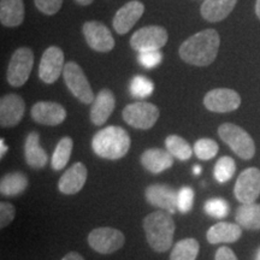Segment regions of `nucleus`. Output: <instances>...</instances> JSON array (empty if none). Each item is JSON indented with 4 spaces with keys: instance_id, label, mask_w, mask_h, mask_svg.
Returning a JSON list of instances; mask_svg holds the SVG:
<instances>
[{
    "instance_id": "f257e3e1",
    "label": "nucleus",
    "mask_w": 260,
    "mask_h": 260,
    "mask_svg": "<svg viewBox=\"0 0 260 260\" xmlns=\"http://www.w3.org/2000/svg\"><path fill=\"white\" fill-rule=\"evenodd\" d=\"M220 38L214 29H205L188 38L181 45L180 57L194 67H207L212 64L219 51Z\"/></svg>"
},
{
    "instance_id": "f03ea898",
    "label": "nucleus",
    "mask_w": 260,
    "mask_h": 260,
    "mask_svg": "<svg viewBox=\"0 0 260 260\" xmlns=\"http://www.w3.org/2000/svg\"><path fill=\"white\" fill-rule=\"evenodd\" d=\"M130 136L121 126L110 125L96 133L92 140V148L96 155L105 159H121L130 148Z\"/></svg>"
},
{
    "instance_id": "7ed1b4c3",
    "label": "nucleus",
    "mask_w": 260,
    "mask_h": 260,
    "mask_svg": "<svg viewBox=\"0 0 260 260\" xmlns=\"http://www.w3.org/2000/svg\"><path fill=\"white\" fill-rule=\"evenodd\" d=\"M144 229L148 245L155 252H167L172 245L175 222L167 211L149 213L144 219Z\"/></svg>"
},
{
    "instance_id": "20e7f679",
    "label": "nucleus",
    "mask_w": 260,
    "mask_h": 260,
    "mask_svg": "<svg viewBox=\"0 0 260 260\" xmlns=\"http://www.w3.org/2000/svg\"><path fill=\"white\" fill-rule=\"evenodd\" d=\"M218 135L240 158L249 160L254 157V141L241 126L233 123H224L218 128Z\"/></svg>"
},
{
    "instance_id": "39448f33",
    "label": "nucleus",
    "mask_w": 260,
    "mask_h": 260,
    "mask_svg": "<svg viewBox=\"0 0 260 260\" xmlns=\"http://www.w3.org/2000/svg\"><path fill=\"white\" fill-rule=\"evenodd\" d=\"M63 76L68 88L81 103L88 105L94 102L95 96H94L92 87L79 64L75 61H68L64 67Z\"/></svg>"
},
{
    "instance_id": "423d86ee",
    "label": "nucleus",
    "mask_w": 260,
    "mask_h": 260,
    "mask_svg": "<svg viewBox=\"0 0 260 260\" xmlns=\"http://www.w3.org/2000/svg\"><path fill=\"white\" fill-rule=\"evenodd\" d=\"M34 65V53L29 47H19L14 52L10 59L8 73V82L12 87H21L27 82Z\"/></svg>"
},
{
    "instance_id": "0eeeda50",
    "label": "nucleus",
    "mask_w": 260,
    "mask_h": 260,
    "mask_svg": "<svg viewBox=\"0 0 260 260\" xmlns=\"http://www.w3.org/2000/svg\"><path fill=\"white\" fill-rule=\"evenodd\" d=\"M123 119L136 129H151L159 118V109L154 104L138 102L126 105L123 110Z\"/></svg>"
},
{
    "instance_id": "6e6552de",
    "label": "nucleus",
    "mask_w": 260,
    "mask_h": 260,
    "mask_svg": "<svg viewBox=\"0 0 260 260\" xmlns=\"http://www.w3.org/2000/svg\"><path fill=\"white\" fill-rule=\"evenodd\" d=\"M168 39L167 29L159 25H148V27L140 28L132 35L130 46L139 53L147 51H159L167 45Z\"/></svg>"
},
{
    "instance_id": "1a4fd4ad",
    "label": "nucleus",
    "mask_w": 260,
    "mask_h": 260,
    "mask_svg": "<svg viewBox=\"0 0 260 260\" xmlns=\"http://www.w3.org/2000/svg\"><path fill=\"white\" fill-rule=\"evenodd\" d=\"M124 235L115 228H98L89 233L88 243L94 251L102 254H111L124 245Z\"/></svg>"
},
{
    "instance_id": "9d476101",
    "label": "nucleus",
    "mask_w": 260,
    "mask_h": 260,
    "mask_svg": "<svg viewBox=\"0 0 260 260\" xmlns=\"http://www.w3.org/2000/svg\"><path fill=\"white\" fill-rule=\"evenodd\" d=\"M235 198L242 204H251L260 195V170L256 168H248L243 170L234 188Z\"/></svg>"
},
{
    "instance_id": "9b49d317",
    "label": "nucleus",
    "mask_w": 260,
    "mask_h": 260,
    "mask_svg": "<svg viewBox=\"0 0 260 260\" xmlns=\"http://www.w3.org/2000/svg\"><path fill=\"white\" fill-rule=\"evenodd\" d=\"M204 105L209 111L212 112H232L241 105V96L233 89L216 88L206 93L204 98Z\"/></svg>"
},
{
    "instance_id": "f8f14e48",
    "label": "nucleus",
    "mask_w": 260,
    "mask_h": 260,
    "mask_svg": "<svg viewBox=\"0 0 260 260\" xmlns=\"http://www.w3.org/2000/svg\"><path fill=\"white\" fill-rule=\"evenodd\" d=\"M64 67L63 51L57 46H50L42 53L39 67V77L46 84L54 83L64 71Z\"/></svg>"
},
{
    "instance_id": "ddd939ff",
    "label": "nucleus",
    "mask_w": 260,
    "mask_h": 260,
    "mask_svg": "<svg viewBox=\"0 0 260 260\" xmlns=\"http://www.w3.org/2000/svg\"><path fill=\"white\" fill-rule=\"evenodd\" d=\"M82 32L88 46L96 52H110L115 47L110 29L98 21H88L82 25Z\"/></svg>"
},
{
    "instance_id": "4468645a",
    "label": "nucleus",
    "mask_w": 260,
    "mask_h": 260,
    "mask_svg": "<svg viewBox=\"0 0 260 260\" xmlns=\"http://www.w3.org/2000/svg\"><path fill=\"white\" fill-rule=\"evenodd\" d=\"M177 193L174 188L165 184H152L146 188V200L152 206L167 211L170 214L178 210L177 206Z\"/></svg>"
},
{
    "instance_id": "2eb2a0df",
    "label": "nucleus",
    "mask_w": 260,
    "mask_h": 260,
    "mask_svg": "<svg viewBox=\"0 0 260 260\" xmlns=\"http://www.w3.org/2000/svg\"><path fill=\"white\" fill-rule=\"evenodd\" d=\"M24 100L18 94H8L0 99V124L3 128L17 125L23 118Z\"/></svg>"
},
{
    "instance_id": "dca6fc26",
    "label": "nucleus",
    "mask_w": 260,
    "mask_h": 260,
    "mask_svg": "<svg viewBox=\"0 0 260 260\" xmlns=\"http://www.w3.org/2000/svg\"><path fill=\"white\" fill-rule=\"evenodd\" d=\"M145 12V5L139 0H132L122 6L113 17V28L119 35H124L136 24Z\"/></svg>"
},
{
    "instance_id": "f3484780",
    "label": "nucleus",
    "mask_w": 260,
    "mask_h": 260,
    "mask_svg": "<svg viewBox=\"0 0 260 260\" xmlns=\"http://www.w3.org/2000/svg\"><path fill=\"white\" fill-rule=\"evenodd\" d=\"M31 118L44 125H59L67 118V111L60 104L39 102L30 110Z\"/></svg>"
},
{
    "instance_id": "a211bd4d",
    "label": "nucleus",
    "mask_w": 260,
    "mask_h": 260,
    "mask_svg": "<svg viewBox=\"0 0 260 260\" xmlns=\"http://www.w3.org/2000/svg\"><path fill=\"white\" fill-rule=\"evenodd\" d=\"M116 106V99L110 89H102L94 99L90 109V121L95 125L105 124Z\"/></svg>"
},
{
    "instance_id": "6ab92c4d",
    "label": "nucleus",
    "mask_w": 260,
    "mask_h": 260,
    "mask_svg": "<svg viewBox=\"0 0 260 260\" xmlns=\"http://www.w3.org/2000/svg\"><path fill=\"white\" fill-rule=\"evenodd\" d=\"M87 181V168L82 162H75L73 167L68 169L60 177L58 188L60 193L71 195L76 194L82 189Z\"/></svg>"
},
{
    "instance_id": "aec40b11",
    "label": "nucleus",
    "mask_w": 260,
    "mask_h": 260,
    "mask_svg": "<svg viewBox=\"0 0 260 260\" xmlns=\"http://www.w3.org/2000/svg\"><path fill=\"white\" fill-rule=\"evenodd\" d=\"M237 0H204L200 14L211 23L223 21L235 9Z\"/></svg>"
},
{
    "instance_id": "412c9836",
    "label": "nucleus",
    "mask_w": 260,
    "mask_h": 260,
    "mask_svg": "<svg viewBox=\"0 0 260 260\" xmlns=\"http://www.w3.org/2000/svg\"><path fill=\"white\" fill-rule=\"evenodd\" d=\"M141 164L152 174H160L174 164V157L160 148H149L141 155Z\"/></svg>"
},
{
    "instance_id": "4be33fe9",
    "label": "nucleus",
    "mask_w": 260,
    "mask_h": 260,
    "mask_svg": "<svg viewBox=\"0 0 260 260\" xmlns=\"http://www.w3.org/2000/svg\"><path fill=\"white\" fill-rule=\"evenodd\" d=\"M242 235V229L239 224L220 222L210 228L206 234L207 241L212 245L216 243H233Z\"/></svg>"
},
{
    "instance_id": "5701e85b",
    "label": "nucleus",
    "mask_w": 260,
    "mask_h": 260,
    "mask_svg": "<svg viewBox=\"0 0 260 260\" xmlns=\"http://www.w3.org/2000/svg\"><path fill=\"white\" fill-rule=\"evenodd\" d=\"M24 19L23 0H0V22L9 28L22 24Z\"/></svg>"
},
{
    "instance_id": "b1692460",
    "label": "nucleus",
    "mask_w": 260,
    "mask_h": 260,
    "mask_svg": "<svg viewBox=\"0 0 260 260\" xmlns=\"http://www.w3.org/2000/svg\"><path fill=\"white\" fill-rule=\"evenodd\" d=\"M24 155L27 164L32 169H41L47 162V153L40 146V135L32 132L27 136L24 144Z\"/></svg>"
},
{
    "instance_id": "393cba45",
    "label": "nucleus",
    "mask_w": 260,
    "mask_h": 260,
    "mask_svg": "<svg viewBox=\"0 0 260 260\" xmlns=\"http://www.w3.org/2000/svg\"><path fill=\"white\" fill-rule=\"evenodd\" d=\"M237 224L247 230H260V204H242L236 211Z\"/></svg>"
},
{
    "instance_id": "a878e982",
    "label": "nucleus",
    "mask_w": 260,
    "mask_h": 260,
    "mask_svg": "<svg viewBox=\"0 0 260 260\" xmlns=\"http://www.w3.org/2000/svg\"><path fill=\"white\" fill-rule=\"evenodd\" d=\"M28 178L22 172H11L0 181V191L6 197H15L27 189Z\"/></svg>"
},
{
    "instance_id": "bb28decb",
    "label": "nucleus",
    "mask_w": 260,
    "mask_h": 260,
    "mask_svg": "<svg viewBox=\"0 0 260 260\" xmlns=\"http://www.w3.org/2000/svg\"><path fill=\"white\" fill-rule=\"evenodd\" d=\"M199 242L195 239H183L174 246L170 260H195L199 254Z\"/></svg>"
},
{
    "instance_id": "cd10ccee",
    "label": "nucleus",
    "mask_w": 260,
    "mask_h": 260,
    "mask_svg": "<svg viewBox=\"0 0 260 260\" xmlns=\"http://www.w3.org/2000/svg\"><path fill=\"white\" fill-rule=\"evenodd\" d=\"M74 142L73 139L69 136H65V138L60 139V141L58 142L56 149H54L53 155H52V169L56 171L63 170L67 167L68 161H69L71 152H73Z\"/></svg>"
},
{
    "instance_id": "c85d7f7f",
    "label": "nucleus",
    "mask_w": 260,
    "mask_h": 260,
    "mask_svg": "<svg viewBox=\"0 0 260 260\" xmlns=\"http://www.w3.org/2000/svg\"><path fill=\"white\" fill-rule=\"evenodd\" d=\"M165 146H167L168 152L172 157L180 159L182 161L190 159L191 154H193V149H191L189 144L178 135H169L165 139Z\"/></svg>"
},
{
    "instance_id": "c756f323",
    "label": "nucleus",
    "mask_w": 260,
    "mask_h": 260,
    "mask_svg": "<svg viewBox=\"0 0 260 260\" xmlns=\"http://www.w3.org/2000/svg\"><path fill=\"white\" fill-rule=\"evenodd\" d=\"M236 171L235 160L232 157H222L217 160L214 165L213 175L214 178L219 182V183H225L234 176Z\"/></svg>"
},
{
    "instance_id": "7c9ffc66",
    "label": "nucleus",
    "mask_w": 260,
    "mask_h": 260,
    "mask_svg": "<svg viewBox=\"0 0 260 260\" xmlns=\"http://www.w3.org/2000/svg\"><path fill=\"white\" fill-rule=\"evenodd\" d=\"M129 89L134 98H147L153 93L154 84L147 77L138 75L133 77Z\"/></svg>"
},
{
    "instance_id": "2f4dec72",
    "label": "nucleus",
    "mask_w": 260,
    "mask_h": 260,
    "mask_svg": "<svg viewBox=\"0 0 260 260\" xmlns=\"http://www.w3.org/2000/svg\"><path fill=\"white\" fill-rule=\"evenodd\" d=\"M218 145L212 139H200L195 142L194 153L201 160H209L218 153Z\"/></svg>"
},
{
    "instance_id": "473e14b6",
    "label": "nucleus",
    "mask_w": 260,
    "mask_h": 260,
    "mask_svg": "<svg viewBox=\"0 0 260 260\" xmlns=\"http://www.w3.org/2000/svg\"><path fill=\"white\" fill-rule=\"evenodd\" d=\"M204 210L209 216L214 217V218H224L229 214V205L225 200L214 198V199H210L205 203Z\"/></svg>"
},
{
    "instance_id": "72a5a7b5",
    "label": "nucleus",
    "mask_w": 260,
    "mask_h": 260,
    "mask_svg": "<svg viewBox=\"0 0 260 260\" xmlns=\"http://www.w3.org/2000/svg\"><path fill=\"white\" fill-rule=\"evenodd\" d=\"M194 190L190 187H182L177 193V206L181 213H188L193 207Z\"/></svg>"
},
{
    "instance_id": "f704fd0d",
    "label": "nucleus",
    "mask_w": 260,
    "mask_h": 260,
    "mask_svg": "<svg viewBox=\"0 0 260 260\" xmlns=\"http://www.w3.org/2000/svg\"><path fill=\"white\" fill-rule=\"evenodd\" d=\"M161 59L162 54L160 51H147L139 53V63L147 69H153L161 63Z\"/></svg>"
},
{
    "instance_id": "c9c22d12",
    "label": "nucleus",
    "mask_w": 260,
    "mask_h": 260,
    "mask_svg": "<svg viewBox=\"0 0 260 260\" xmlns=\"http://www.w3.org/2000/svg\"><path fill=\"white\" fill-rule=\"evenodd\" d=\"M64 0H34L35 6L42 14L52 16L59 11Z\"/></svg>"
},
{
    "instance_id": "e433bc0d",
    "label": "nucleus",
    "mask_w": 260,
    "mask_h": 260,
    "mask_svg": "<svg viewBox=\"0 0 260 260\" xmlns=\"http://www.w3.org/2000/svg\"><path fill=\"white\" fill-rule=\"evenodd\" d=\"M15 216L16 210L14 205L2 201V203H0V228L4 229L5 226H8L9 224L14 220Z\"/></svg>"
},
{
    "instance_id": "4c0bfd02",
    "label": "nucleus",
    "mask_w": 260,
    "mask_h": 260,
    "mask_svg": "<svg viewBox=\"0 0 260 260\" xmlns=\"http://www.w3.org/2000/svg\"><path fill=\"white\" fill-rule=\"evenodd\" d=\"M216 260H237V256L235 255L232 249L228 248V247H220L218 251L216 252Z\"/></svg>"
},
{
    "instance_id": "58836bf2",
    "label": "nucleus",
    "mask_w": 260,
    "mask_h": 260,
    "mask_svg": "<svg viewBox=\"0 0 260 260\" xmlns=\"http://www.w3.org/2000/svg\"><path fill=\"white\" fill-rule=\"evenodd\" d=\"M61 260H84V259L82 258V255L79 254L77 252H71V253H68V254L65 255Z\"/></svg>"
},
{
    "instance_id": "ea45409f",
    "label": "nucleus",
    "mask_w": 260,
    "mask_h": 260,
    "mask_svg": "<svg viewBox=\"0 0 260 260\" xmlns=\"http://www.w3.org/2000/svg\"><path fill=\"white\" fill-rule=\"evenodd\" d=\"M0 148H2V152H0V155H4L5 154V152L8 151V147H6L5 146V142H4V140L2 139V141H0Z\"/></svg>"
},
{
    "instance_id": "a19ab883",
    "label": "nucleus",
    "mask_w": 260,
    "mask_h": 260,
    "mask_svg": "<svg viewBox=\"0 0 260 260\" xmlns=\"http://www.w3.org/2000/svg\"><path fill=\"white\" fill-rule=\"evenodd\" d=\"M94 0H76L77 4L82 5V6H87V5H90Z\"/></svg>"
},
{
    "instance_id": "79ce46f5",
    "label": "nucleus",
    "mask_w": 260,
    "mask_h": 260,
    "mask_svg": "<svg viewBox=\"0 0 260 260\" xmlns=\"http://www.w3.org/2000/svg\"><path fill=\"white\" fill-rule=\"evenodd\" d=\"M255 15L258 16V18L260 19V0H256L255 3Z\"/></svg>"
},
{
    "instance_id": "37998d69",
    "label": "nucleus",
    "mask_w": 260,
    "mask_h": 260,
    "mask_svg": "<svg viewBox=\"0 0 260 260\" xmlns=\"http://www.w3.org/2000/svg\"><path fill=\"white\" fill-rule=\"evenodd\" d=\"M193 171H194V175H199L200 171H201V168L200 167H194Z\"/></svg>"
}]
</instances>
